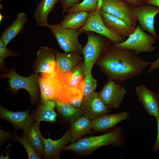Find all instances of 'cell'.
<instances>
[{"instance_id":"6da1fadb","label":"cell","mask_w":159,"mask_h":159,"mask_svg":"<svg viewBox=\"0 0 159 159\" xmlns=\"http://www.w3.org/2000/svg\"><path fill=\"white\" fill-rule=\"evenodd\" d=\"M150 62L134 51L120 48L112 43L95 63L108 80L121 84L141 75Z\"/></svg>"},{"instance_id":"7a4b0ae2","label":"cell","mask_w":159,"mask_h":159,"mask_svg":"<svg viewBox=\"0 0 159 159\" xmlns=\"http://www.w3.org/2000/svg\"><path fill=\"white\" fill-rule=\"evenodd\" d=\"M125 142L122 127L116 126L102 135L84 137L73 143L65 145L63 150L72 151L79 155H86L92 153L101 146H120Z\"/></svg>"},{"instance_id":"3957f363","label":"cell","mask_w":159,"mask_h":159,"mask_svg":"<svg viewBox=\"0 0 159 159\" xmlns=\"http://www.w3.org/2000/svg\"><path fill=\"white\" fill-rule=\"evenodd\" d=\"M38 83L41 92V102L48 100H57L62 102L68 92L65 76L57 67L56 71L52 74L41 73L38 76Z\"/></svg>"},{"instance_id":"277c9868","label":"cell","mask_w":159,"mask_h":159,"mask_svg":"<svg viewBox=\"0 0 159 159\" xmlns=\"http://www.w3.org/2000/svg\"><path fill=\"white\" fill-rule=\"evenodd\" d=\"M87 40L83 47L85 75L92 68L103 52L112 43V41L105 37L92 32H87Z\"/></svg>"},{"instance_id":"5b68a950","label":"cell","mask_w":159,"mask_h":159,"mask_svg":"<svg viewBox=\"0 0 159 159\" xmlns=\"http://www.w3.org/2000/svg\"><path fill=\"white\" fill-rule=\"evenodd\" d=\"M48 28L57 40L61 48L66 53H76L82 54L83 47L78 37L83 31L62 27L59 24H49Z\"/></svg>"},{"instance_id":"8992f818","label":"cell","mask_w":159,"mask_h":159,"mask_svg":"<svg viewBox=\"0 0 159 159\" xmlns=\"http://www.w3.org/2000/svg\"><path fill=\"white\" fill-rule=\"evenodd\" d=\"M144 31L138 23L135 31L125 41L113 44L120 48L132 50L138 54L143 52H153L155 49L154 44L156 39Z\"/></svg>"},{"instance_id":"52a82bcc","label":"cell","mask_w":159,"mask_h":159,"mask_svg":"<svg viewBox=\"0 0 159 159\" xmlns=\"http://www.w3.org/2000/svg\"><path fill=\"white\" fill-rule=\"evenodd\" d=\"M38 76L37 74H33L28 77H24L17 74L14 67L7 73L3 75L1 78H7L11 90L16 92L21 89L26 90L31 98L32 103L34 105L39 98L37 87Z\"/></svg>"},{"instance_id":"ba28073f","label":"cell","mask_w":159,"mask_h":159,"mask_svg":"<svg viewBox=\"0 0 159 159\" xmlns=\"http://www.w3.org/2000/svg\"><path fill=\"white\" fill-rule=\"evenodd\" d=\"M102 0H98L95 10L90 12L88 19L85 25L77 30L85 32H94L104 36L110 40L112 43L117 44L125 41L126 38L117 34L109 29L103 21L100 14Z\"/></svg>"},{"instance_id":"9c48e42d","label":"cell","mask_w":159,"mask_h":159,"mask_svg":"<svg viewBox=\"0 0 159 159\" xmlns=\"http://www.w3.org/2000/svg\"><path fill=\"white\" fill-rule=\"evenodd\" d=\"M100 10L129 25L137 26L138 21L133 14L132 7L123 0H102Z\"/></svg>"},{"instance_id":"30bf717a","label":"cell","mask_w":159,"mask_h":159,"mask_svg":"<svg viewBox=\"0 0 159 159\" xmlns=\"http://www.w3.org/2000/svg\"><path fill=\"white\" fill-rule=\"evenodd\" d=\"M127 91L121 84L108 80L98 93L100 99L110 108L118 109Z\"/></svg>"},{"instance_id":"8fae6325","label":"cell","mask_w":159,"mask_h":159,"mask_svg":"<svg viewBox=\"0 0 159 159\" xmlns=\"http://www.w3.org/2000/svg\"><path fill=\"white\" fill-rule=\"evenodd\" d=\"M132 13L142 29L148 32L156 40L159 39L154 26L155 16L159 14V7L145 4L132 8Z\"/></svg>"},{"instance_id":"7c38bea8","label":"cell","mask_w":159,"mask_h":159,"mask_svg":"<svg viewBox=\"0 0 159 159\" xmlns=\"http://www.w3.org/2000/svg\"><path fill=\"white\" fill-rule=\"evenodd\" d=\"M32 67L36 74H52L55 72L57 69L55 51L47 46H41L37 52Z\"/></svg>"},{"instance_id":"4fadbf2b","label":"cell","mask_w":159,"mask_h":159,"mask_svg":"<svg viewBox=\"0 0 159 159\" xmlns=\"http://www.w3.org/2000/svg\"><path fill=\"white\" fill-rule=\"evenodd\" d=\"M82 115L91 120L100 116L109 114L111 108L100 99L98 93L94 92L84 97L81 107Z\"/></svg>"},{"instance_id":"5bb4252c","label":"cell","mask_w":159,"mask_h":159,"mask_svg":"<svg viewBox=\"0 0 159 159\" xmlns=\"http://www.w3.org/2000/svg\"><path fill=\"white\" fill-rule=\"evenodd\" d=\"M138 101L141 104L146 112L156 118L159 116V104L156 93L144 84L139 85L135 88Z\"/></svg>"},{"instance_id":"9a60e30c","label":"cell","mask_w":159,"mask_h":159,"mask_svg":"<svg viewBox=\"0 0 159 159\" xmlns=\"http://www.w3.org/2000/svg\"><path fill=\"white\" fill-rule=\"evenodd\" d=\"M130 118L129 112L127 111L104 115L91 120L92 128L97 132L106 131L116 126L120 122Z\"/></svg>"},{"instance_id":"2e32d148","label":"cell","mask_w":159,"mask_h":159,"mask_svg":"<svg viewBox=\"0 0 159 159\" xmlns=\"http://www.w3.org/2000/svg\"><path fill=\"white\" fill-rule=\"evenodd\" d=\"M82 55L76 53H63L55 50L57 67L63 74L70 73L83 62Z\"/></svg>"},{"instance_id":"e0dca14e","label":"cell","mask_w":159,"mask_h":159,"mask_svg":"<svg viewBox=\"0 0 159 159\" xmlns=\"http://www.w3.org/2000/svg\"><path fill=\"white\" fill-rule=\"evenodd\" d=\"M30 110L23 112H14L2 106L0 107V118L10 122L16 130L24 129L33 122Z\"/></svg>"},{"instance_id":"ac0fdd59","label":"cell","mask_w":159,"mask_h":159,"mask_svg":"<svg viewBox=\"0 0 159 159\" xmlns=\"http://www.w3.org/2000/svg\"><path fill=\"white\" fill-rule=\"evenodd\" d=\"M71 138L70 128L67 130L61 138L57 140H52L50 138L46 139L43 137L44 148L43 157L46 159H59L61 150L65 145L70 142Z\"/></svg>"},{"instance_id":"d6986e66","label":"cell","mask_w":159,"mask_h":159,"mask_svg":"<svg viewBox=\"0 0 159 159\" xmlns=\"http://www.w3.org/2000/svg\"><path fill=\"white\" fill-rule=\"evenodd\" d=\"M100 12L105 26L110 31L124 37H128L136 29V27L129 25L121 19L101 10Z\"/></svg>"},{"instance_id":"ffe728a7","label":"cell","mask_w":159,"mask_h":159,"mask_svg":"<svg viewBox=\"0 0 159 159\" xmlns=\"http://www.w3.org/2000/svg\"><path fill=\"white\" fill-rule=\"evenodd\" d=\"M39 123L38 122H33L23 130V135L41 158L43 157L44 148L43 136L40 131Z\"/></svg>"},{"instance_id":"44dd1931","label":"cell","mask_w":159,"mask_h":159,"mask_svg":"<svg viewBox=\"0 0 159 159\" xmlns=\"http://www.w3.org/2000/svg\"><path fill=\"white\" fill-rule=\"evenodd\" d=\"M56 106L55 101L53 100L40 102L32 115L33 121L39 122L42 121L51 122H55L57 116L54 110Z\"/></svg>"},{"instance_id":"7402d4cb","label":"cell","mask_w":159,"mask_h":159,"mask_svg":"<svg viewBox=\"0 0 159 159\" xmlns=\"http://www.w3.org/2000/svg\"><path fill=\"white\" fill-rule=\"evenodd\" d=\"M28 19L26 14L21 12L17 14L15 20L1 34L0 39L7 45L23 30Z\"/></svg>"},{"instance_id":"603a6c76","label":"cell","mask_w":159,"mask_h":159,"mask_svg":"<svg viewBox=\"0 0 159 159\" xmlns=\"http://www.w3.org/2000/svg\"><path fill=\"white\" fill-rule=\"evenodd\" d=\"M60 0H41L36 5L33 16L37 25L47 27L49 24L48 17L50 12Z\"/></svg>"},{"instance_id":"cb8c5ba5","label":"cell","mask_w":159,"mask_h":159,"mask_svg":"<svg viewBox=\"0 0 159 159\" xmlns=\"http://www.w3.org/2000/svg\"><path fill=\"white\" fill-rule=\"evenodd\" d=\"M89 14L86 11L67 13L59 24L63 27L77 30L85 25Z\"/></svg>"},{"instance_id":"d4e9b609","label":"cell","mask_w":159,"mask_h":159,"mask_svg":"<svg viewBox=\"0 0 159 159\" xmlns=\"http://www.w3.org/2000/svg\"><path fill=\"white\" fill-rule=\"evenodd\" d=\"M71 125V143L81 139L83 136L89 133L92 129L91 120L83 115Z\"/></svg>"},{"instance_id":"484cf974","label":"cell","mask_w":159,"mask_h":159,"mask_svg":"<svg viewBox=\"0 0 159 159\" xmlns=\"http://www.w3.org/2000/svg\"><path fill=\"white\" fill-rule=\"evenodd\" d=\"M59 115L71 125L82 115L80 108L76 107L68 102L63 103L55 101Z\"/></svg>"},{"instance_id":"4316f807","label":"cell","mask_w":159,"mask_h":159,"mask_svg":"<svg viewBox=\"0 0 159 159\" xmlns=\"http://www.w3.org/2000/svg\"><path fill=\"white\" fill-rule=\"evenodd\" d=\"M97 1L98 0H83L82 2L68 9L67 13L80 11H93L97 8Z\"/></svg>"},{"instance_id":"83f0119b","label":"cell","mask_w":159,"mask_h":159,"mask_svg":"<svg viewBox=\"0 0 159 159\" xmlns=\"http://www.w3.org/2000/svg\"><path fill=\"white\" fill-rule=\"evenodd\" d=\"M92 69L84 75L83 96L85 97L94 92L97 87V80L92 76Z\"/></svg>"},{"instance_id":"f1b7e54d","label":"cell","mask_w":159,"mask_h":159,"mask_svg":"<svg viewBox=\"0 0 159 159\" xmlns=\"http://www.w3.org/2000/svg\"><path fill=\"white\" fill-rule=\"evenodd\" d=\"M13 138L15 141L19 142L22 145L27 153L28 159H41L40 157L37 154L24 135H23V136L21 137L17 134H15L13 136Z\"/></svg>"},{"instance_id":"f546056e","label":"cell","mask_w":159,"mask_h":159,"mask_svg":"<svg viewBox=\"0 0 159 159\" xmlns=\"http://www.w3.org/2000/svg\"><path fill=\"white\" fill-rule=\"evenodd\" d=\"M18 54L8 48L0 39V63L2 64L4 59L10 56H17Z\"/></svg>"},{"instance_id":"4dcf8cb0","label":"cell","mask_w":159,"mask_h":159,"mask_svg":"<svg viewBox=\"0 0 159 159\" xmlns=\"http://www.w3.org/2000/svg\"><path fill=\"white\" fill-rule=\"evenodd\" d=\"M62 7V13L64 15L69 8L80 3V0H60Z\"/></svg>"},{"instance_id":"1f68e13d","label":"cell","mask_w":159,"mask_h":159,"mask_svg":"<svg viewBox=\"0 0 159 159\" xmlns=\"http://www.w3.org/2000/svg\"><path fill=\"white\" fill-rule=\"evenodd\" d=\"M157 125V132L155 142L152 148V151L155 153L159 150V116L156 118Z\"/></svg>"},{"instance_id":"d6a6232c","label":"cell","mask_w":159,"mask_h":159,"mask_svg":"<svg viewBox=\"0 0 159 159\" xmlns=\"http://www.w3.org/2000/svg\"><path fill=\"white\" fill-rule=\"evenodd\" d=\"M133 8L146 4L147 0H123Z\"/></svg>"},{"instance_id":"836d02e7","label":"cell","mask_w":159,"mask_h":159,"mask_svg":"<svg viewBox=\"0 0 159 159\" xmlns=\"http://www.w3.org/2000/svg\"><path fill=\"white\" fill-rule=\"evenodd\" d=\"M159 69V57L155 61L150 62L149 67L148 70V72L150 74L153 71Z\"/></svg>"},{"instance_id":"e575fe53","label":"cell","mask_w":159,"mask_h":159,"mask_svg":"<svg viewBox=\"0 0 159 159\" xmlns=\"http://www.w3.org/2000/svg\"><path fill=\"white\" fill-rule=\"evenodd\" d=\"M0 143L2 144L4 142L11 136V133L10 132L5 131L0 129Z\"/></svg>"},{"instance_id":"d590c367","label":"cell","mask_w":159,"mask_h":159,"mask_svg":"<svg viewBox=\"0 0 159 159\" xmlns=\"http://www.w3.org/2000/svg\"><path fill=\"white\" fill-rule=\"evenodd\" d=\"M146 4H153L159 7V0H147Z\"/></svg>"},{"instance_id":"8d00e7d4","label":"cell","mask_w":159,"mask_h":159,"mask_svg":"<svg viewBox=\"0 0 159 159\" xmlns=\"http://www.w3.org/2000/svg\"><path fill=\"white\" fill-rule=\"evenodd\" d=\"M10 154V151H8L6 153V154L5 156H3L1 155L0 157V159H9V155Z\"/></svg>"},{"instance_id":"74e56055","label":"cell","mask_w":159,"mask_h":159,"mask_svg":"<svg viewBox=\"0 0 159 159\" xmlns=\"http://www.w3.org/2000/svg\"><path fill=\"white\" fill-rule=\"evenodd\" d=\"M157 99L159 104V87L158 88L157 92H156Z\"/></svg>"}]
</instances>
